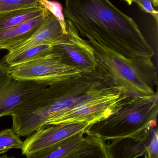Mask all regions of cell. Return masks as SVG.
Segmentation results:
<instances>
[{
    "mask_svg": "<svg viewBox=\"0 0 158 158\" xmlns=\"http://www.w3.org/2000/svg\"><path fill=\"white\" fill-rule=\"evenodd\" d=\"M64 15L80 35L98 41L127 58L152 60L155 55L135 20L109 0H65Z\"/></svg>",
    "mask_w": 158,
    "mask_h": 158,
    "instance_id": "cell-1",
    "label": "cell"
},
{
    "mask_svg": "<svg viewBox=\"0 0 158 158\" xmlns=\"http://www.w3.org/2000/svg\"><path fill=\"white\" fill-rule=\"evenodd\" d=\"M118 91L96 69L49 85L18 106L16 116L22 129L31 134L79 104Z\"/></svg>",
    "mask_w": 158,
    "mask_h": 158,
    "instance_id": "cell-2",
    "label": "cell"
},
{
    "mask_svg": "<svg viewBox=\"0 0 158 158\" xmlns=\"http://www.w3.org/2000/svg\"><path fill=\"white\" fill-rule=\"evenodd\" d=\"M96 69L112 85L130 97L154 94L158 85L157 69L152 60L129 59L91 38Z\"/></svg>",
    "mask_w": 158,
    "mask_h": 158,
    "instance_id": "cell-3",
    "label": "cell"
},
{
    "mask_svg": "<svg viewBox=\"0 0 158 158\" xmlns=\"http://www.w3.org/2000/svg\"><path fill=\"white\" fill-rule=\"evenodd\" d=\"M158 111L157 92L130 98L117 111L90 125L84 134L104 141L131 136L156 123Z\"/></svg>",
    "mask_w": 158,
    "mask_h": 158,
    "instance_id": "cell-4",
    "label": "cell"
},
{
    "mask_svg": "<svg viewBox=\"0 0 158 158\" xmlns=\"http://www.w3.org/2000/svg\"><path fill=\"white\" fill-rule=\"evenodd\" d=\"M54 48V47H53ZM82 70L63 62L61 55L54 48L49 57L9 67V75L14 80L32 81L48 85L74 77Z\"/></svg>",
    "mask_w": 158,
    "mask_h": 158,
    "instance_id": "cell-5",
    "label": "cell"
},
{
    "mask_svg": "<svg viewBox=\"0 0 158 158\" xmlns=\"http://www.w3.org/2000/svg\"><path fill=\"white\" fill-rule=\"evenodd\" d=\"M131 97L120 91L98 97L56 116L47 123L46 126L75 123H87L92 125L117 111Z\"/></svg>",
    "mask_w": 158,
    "mask_h": 158,
    "instance_id": "cell-6",
    "label": "cell"
},
{
    "mask_svg": "<svg viewBox=\"0 0 158 158\" xmlns=\"http://www.w3.org/2000/svg\"><path fill=\"white\" fill-rule=\"evenodd\" d=\"M67 34L61 42L53 45L62 56V60L85 73L96 70L97 63L94 52L86 40L83 39L73 23L66 20Z\"/></svg>",
    "mask_w": 158,
    "mask_h": 158,
    "instance_id": "cell-7",
    "label": "cell"
},
{
    "mask_svg": "<svg viewBox=\"0 0 158 158\" xmlns=\"http://www.w3.org/2000/svg\"><path fill=\"white\" fill-rule=\"evenodd\" d=\"M87 123H62L48 125L28 136L21 149L26 156L53 146L81 132L90 126Z\"/></svg>",
    "mask_w": 158,
    "mask_h": 158,
    "instance_id": "cell-8",
    "label": "cell"
},
{
    "mask_svg": "<svg viewBox=\"0 0 158 158\" xmlns=\"http://www.w3.org/2000/svg\"><path fill=\"white\" fill-rule=\"evenodd\" d=\"M48 86L35 82L16 81L9 75L0 78V118L10 116L16 107Z\"/></svg>",
    "mask_w": 158,
    "mask_h": 158,
    "instance_id": "cell-9",
    "label": "cell"
},
{
    "mask_svg": "<svg viewBox=\"0 0 158 158\" xmlns=\"http://www.w3.org/2000/svg\"><path fill=\"white\" fill-rule=\"evenodd\" d=\"M156 125L154 123L139 133L114 139L106 144L109 158H137L143 156L150 140L151 128Z\"/></svg>",
    "mask_w": 158,
    "mask_h": 158,
    "instance_id": "cell-10",
    "label": "cell"
},
{
    "mask_svg": "<svg viewBox=\"0 0 158 158\" xmlns=\"http://www.w3.org/2000/svg\"><path fill=\"white\" fill-rule=\"evenodd\" d=\"M51 12L46 9L39 16L6 29L0 30V50H15L31 38Z\"/></svg>",
    "mask_w": 158,
    "mask_h": 158,
    "instance_id": "cell-11",
    "label": "cell"
},
{
    "mask_svg": "<svg viewBox=\"0 0 158 158\" xmlns=\"http://www.w3.org/2000/svg\"><path fill=\"white\" fill-rule=\"evenodd\" d=\"M65 35L60 23L50 13L45 21L28 40L9 53H17L26 49L44 44L55 45L62 41Z\"/></svg>",
    "mask_w": 158,
    "mask_h": 158,
    "instance_id": "cell-12",
    "label": "cell"
},
{
    "mask_svg": "<svg viewBox=\"0 0 158 158\" xmlns=\"http://www.w3.org/2000/svg\"><path fill=\"white\" fill-rule=\"evenodd\" d=\"M53 53V45L44 44L31 47L17 53L8 52L0 62L8 66H13L49 57Z\"/></svg>",
    "mask_w": 158,
    "mask_h": 158,
    "instance_id": "cell-13",
    "label": "cell"
},
{
    "mask_svg": "<svg viewBox=\"0 0 158 158\" xmlns=\"http://www.w3.org/2000/svg\"><path fill=\"white\" fill-rule=\"evenodd\" d=\"M45 10V8L38 5L0 13V30L12 27L35 18L43 14Z\"/></svg>",
    "mask_w": 158,
    "mask_h": 158,
    "instance_id": "cell-14",
    "label": "cell"
},
{
    "mask_svg": "<svg viewBox=\"0 0 158 158\" xmlns=\"http://www.w3.org/2000/svg\"><path fill=\"white\" fill-rule=\"evenodd\" d=\"M64 158H109L105 141L87 135L81 144Z\"/></svg>",
    "mask_w": 158,
    "mask_h": 158,
    "instance_id": "cell-15",
    "label": "cell"
},
{
    "mask_svg": "<svg viewBox=\"0 0 158 158\" xmlns=\"http://www.w3.org/2000/svg\"><path fill=\"white\" fill-rule=\"evenodd\" d=\"M84 131L65 139L49 148L27 156V158H64L81 144L84 137Z\"/></svg>",
    "mask_w": 158,
    "mask_h": 158,
    "instance_id": "cell-16",
    "label": "cell"
},
{
    "mask_svg": "<svg viewBox=\"0 0 158 158\" xmlns=\"http://www.w3.org/2000/svg\"><path fill=\"white\" fill-rule=\"evenodd\" d=\"M23 141L11 129H6L0 131V155H4L10 149H20Z\"/></svg>",
    "mask_w": 158,
    "mask_h": 158,
    "instance_id": "cell-17",
    "label": "cell"
},
{
    "mask_svg": "<svg viewBox=\"0 0 158 158\" xmlns=\"http://www.w3.org/2000/svg\"><path fill=\"white\" fill-rule=\"evenodd\" d=\"M38 4L50 11L60 23L64 34H66V20L63 12V7L60 3L56 1L40 0Z\"/></svg>",
    "mask_w": 158,
    "mask_h": 158,
    "instance_id": "cell-18",
    "label": "cell"
},
{
    "mask_svg": "<svg viewBox=\"0 0 158 158\" xmlns=\"http://www.w3.org/2000/svg\"><path fill=\"white\" fill-rule=\"evenodd\" d=\"M40 0H0V13L38 5Z\"/></svg>",
    "mask_w": 158,
    "mask_h": 158,
    "instance_id": "cell-19",
    "label": "cell"
},
{
    "mask_svg": "<svg viewBox=\"0 0 158 158\" xmlns=\"http://www.w3.org/2000/svg\"><path fill=\"white\" fill-rule=\"evenodd\" d=\"M158 130L157 125L151 128V134L146 148L145 158H158Z\"/></svg>",
    "mask_w": 158,
    "mask_h": 158,
    "instance_id": "cell-20",
    "label": "cell"
},
{
    "mask_svg": "<svg viewBox=\"0 0 158 158\" xmlns=\"http://www.w3.org/2000/svg\"><path fill=\"white\" fill-rule=\"evenodd\" d=\"M134 2L137 3L143 11L151 15L158 23V12L154 9L151 0H135Z\"/></svg>",
    "mask_w": 158,
    "mask_h": 158,
    "instance_id": "cell-21",
    "label": "cell"
},
{
    "mask_svg": "<svg viewBox=\"0 0 158 158\" xmlns=\"http://www.w3.org/2000/svg\"><path fill=\"white\" fill-rule=\"evenodd\" d=\"M9 66L0 62V78L9 75Z\"/></svg>",
    "mask_w": 158,
    "mask_h": 158,
    "instance_id": "cell-22",
    "label": "cell"
},
{
    "mask_svg": "<svg viewBox=\"0 0 158 158\" xmlns=\"http://www.w3.org/2000/svg\"><path fill=\"white\" fill-rule=\"evenodd\" d=\"M122 1H125L128 3L129 5H131L134 2L135 0H122ZM152 4L154 6H157L158 4V0H151Z\"/></svg>",
    "mask_w": 158,
    "mask_h": 158,
    "instance_id": "cell-23",
    "label": "cell"
},
{
    "mask_svg": "<svg viewBox=\"0 0 158 158\" xmlns=\"http://www.w3.org/2000/svg\"><path fill=\"white\" fill-rule=\"evenodd\" d=\"M0 158H16L13 156H7L6 155H2L0 156Z\"/></svg>",
    "mask_w": 158,
    "mask_h": 158,
    "instance_id": "cell-24",
    "label": "cell"
}]
</instances>
